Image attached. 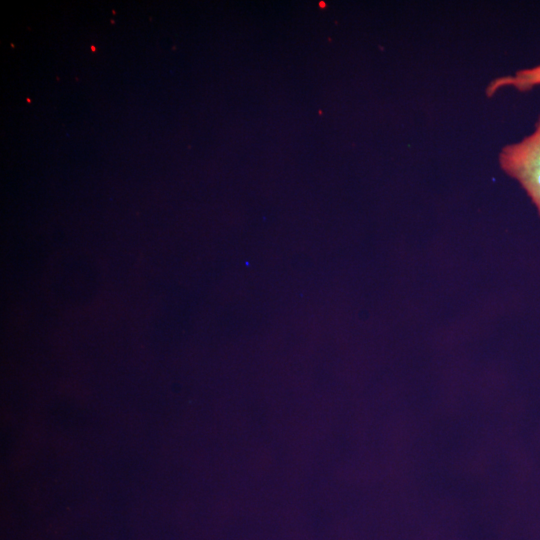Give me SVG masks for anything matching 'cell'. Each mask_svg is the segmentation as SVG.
<instances>
[{
  "label": "cell",
  "mask_w": 540,
  "mask_h": 540,
  "mask_svg": "<svg viewBox=\"0 0 540 540\" xmlns=\"http://www.w3.org/2000/svg\"><path fill=\"white\" fill-rule=\"evenodd\" d=\"M498 163L506 175L519 183L540 217V115L531 133L501 148Z\"/></svg>",
  "instance_id": "obj_1"
},
{
  "label": "cell",
  "mask_w": 540,
  "mask_h": 540,
  "mask_svg": "<svg viewBox=\"0 0 540 540\" xmlns=\"http://www.w3.org/2000/svg\"><path fill=\"white\" fill-rule=\"evenodd\" d=\"M540 86V65L522 68L510 75L492 79L485 89L487 97H493L502 89L512 88L520 93L529 92Z\"/></svg>",
  "instance_id": "obj_2"
}]
</instances>
